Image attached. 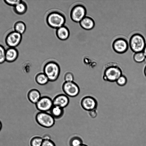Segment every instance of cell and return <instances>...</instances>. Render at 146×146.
<instances>
[{
    "mask_svg": "<svg viewBox=\"0 0 146 146\" xmlns=\"http://www.w3.org/2000/svg\"><path fill=\"white\" fill-rule=\"evenodd\" d=\"M103 80L110 82H115L123 74L121 68L117 63L110 62L104 66L102 72Z\"/></svg>",
    "mask_w": 146,
    "mask_h": 146,
    "instance_id": "1",
    "label": "cell"
},
{
    "mask_svg": "<svg viewBox=\"0 0 146 146\" xmlns=\"http://www.w3.org/2000/svg\"><path fill=\"white\" fill-rule=\"evenodd\" d=\"M44 73L48 77L49 81L54 82L58 78L60 73L59 66L54 61H50L44 65Z\"/></svg>",
    "mask_w": 146,
    "mask_h": 146,
    "instance_id": "2",
    "label": "cell"
},
{
    "mask_svg": "<svg viewBox=\"0 0 146 146\" xmlns=\"http://www.w3.org/2000/svg\"><path fill=\"white\" fill-rule=\"evenodd\" d=\"M146 44L145 40L141 34L136 33L133 35L129 40V45L131 50L135 53L142 52Z\"/></svg>",
    "mask_w": 146,
    "mask_h": 146,
    "instance_id": "3",
    "label": "cell"
},
{
    "mask_svg": "<svg viewBox=\"0 0 146 146\" xmlns=\"http://www.w3.org/2000/svg\"><path fill=\"white\" fill-rule=\"evenodd\" d=\"M46 22L50 27L57 29L64 26L65 22V18L61 13L54 11L48 15L46 18Z\"/></svg>",
    "mask_w": 146,
    "mask_h": 146,
    "instance_id": "4",
    "label": "cell"
},
{
    "mask_svg": "<svg viewBox=\"0 0 146 146\" xmlns=\"http://www.w3.org/2000/svg\"><path fill=\"white\" fill-rule=\"evenodd\" d=\"M54 119L50 114L46 112L40 111L35 116L37 123L40 126L46 128H50L54 125Z\"/></svg>",
    "mask_w": 146,
    "mask_h": 146,
    "instance_id": "5",
    "label": "cell"
},
{
    "mask_svg": "<svg viewBox=\"0 0 146 146\" xmlns=\"http://www.w3.org/2000/svg\"><path fill=\"white\" fill-rule=\"evenodd\" d=\"M62 89L66 95L72 97L77 96L80 91L78 86L74 81L65 82L62 85Z\"/></svg>",
    "mask_w": 146,
    "mask_h": 146,
    "instance_id": "6",
    "label": "cell"
},
{
    "mask_svg": "<svg viewBox=\"0 0 146 146\" xmlns=\"http://www.w3.org/2000/svg\"><path fill=\"white\" fill-rule=\"evenodd\" d=\"M86 13V9L84 6L80 5H77L71 11V19L75 22H80L85 17Z\"/></svg>",
    "mask_w": 146,
    "mask_h": 146,
    "instance_id": "7",
    "label": "cell"
},
{
    "mask_svg": "<svg viewBox=\"0 0 146 146\" xmlns=\"http://www.w3.org/2000/svg\"><path fill=\"white\" fill-rule=\"evenodd\" d=\"M22 39V35L15 31L8 34L5 39V42L9 47L15 48L20 43Z\"/></svg>",
    "mask_w": 146,
    "mask_h": 146,
    "instance_id": "8",
    "label": "cell"
},
{
    "mask_svg": "<svg viewBox=\"0 0 146 146\" xmlns=\"http://www.w3.org/2000/svg\"><path fill=\"white\" fill-rule=\"evenodd\" d=\"M112 47L113 50L119 54H123L128 50L129 44L125 38L119 37L115 39L113 41Z\"/></svg>",
    "mask_w": 146,
    "mask_h": 146,
    "instance_id": "9",
    "label": "cell"
},
{
    "mask_svg": "<svg viewBox=\"0 0 146 146\" xmlns=\"http://www.w3.org/2000/svg\"><path fill=\"white\" fill-rule=\"evenodd\" d=\"M81 105L82 108L88 111L97 109L98 103L94 97L87 96L84 97L81 100Z\"/></svg>",
    "mask_w": 146,
    "mask_h": 146,
    "instance_id": "10",
    "label": "cell"
},
{
    "mask_svg": "<svg viewBox=\"0 0 146 146\" xmlns=\"http://www.w3.org/2000/svg\"><path fill=\"white\" fill-rule=\"evenodd\" d=\"M35 105L37 109L40 111L46 112L50 110L53 106L52 100L47 96L41 97Z\"/></svg>",
    "mask_w": 146,
    "mask_h": 146,
    "instance_id": "11",
    "label": "cell"
},
{
    "mask_svg": "<svg viewBox=\"0 0 146 146\" xmlns=\"http://www.w3.org/2000/svg\"><path fill=\"white\" fill-rule=\"evenodd\" d=\"M53 106H56L63 108L68 105L69 99L66 95L59 94L56 96L52 100Z\"/></svg>",
    "mask_w": 146,
    "mask_h": 146,
    "instance_id": "12",
    "label": "cell"
},
{
    "mask_svg": "<svg viewBox=\"0 0 146 146\" xmlns=\"http://www.w3.org/2000/svg\"><path fill=\"white\" fill-rule=\"evenodd\" d=\"M19 52L15 48L9 47L6 50L5 60L9 62H13L17 59Z\"/></svg>",
    "mask_w": 146,
    "mask_h": 146,
    "instance_id": "13",
    "label": "cell"
},
{
    "mask_svg": "<svg viewBox=\"0 0 146 146\" xmlns=\"http://www.w3.org/2000/svg\"><path fill=\"white\" fill-rule=\"evenodd\" d=\"M79 23L81 27L86 30H91L95 26L94 20L89 17L85 16Z\"/></svg>",
    "mask_w": 146,
    "mask_h": 146,
    "instance_id": "14",
    "label": "cell"
},
{
    "mask_svg": "<svg viewBox=\"0 0 146 146\" xmlns=\"http://www.w3.org/2000/svg\"><path fill=\"white\" fill-rule=\"evenodd\" d=\"M27 97L29 100L32 103L36 104L41 97L40 92L36 89H32L28 92Z\"/></svg>",
    "mask_w": 146,
    "mask_h": 146,
    "instance_id": "15",
    "label": "cell"
},
{
    "mask_svg": "<svg viewBox=\"0 0 146 146\" xmlns=\"http://www.w3.org/2000/svg\"><path fill=\"white\" fill-rule=\"evenodd\" d=\"M56 35L58 38L60 40H64L69 37L70 32L68 29L66 27L63 26L57 29Z\"/></svg>",
    "mask_w": 146,
    "mask_h": 146,
    "instance_id": "16",
    "label": "cell"
},
{
    "mask_svg": "<svg viewBox=\"0 0 146 146\" xmlns=\"http://www.w3.org/2000/svg\"><path fill=\"white\" fill-rule=\"evenodd\" d=\"M27 8L26 3L21 0L19 3L13 7V9L14 12L17 14L22 15L26 13Z\"/></svg>",
    "mask_w": 146,
    "mask_h": 146,
    "instance_id": "17",
    "label": "cell"
},
{
    "mask_svg": "<svg viewBox=\"0 0 146 146\" xmlns=\"http://www.w3.org/2000/svg\"><path fill=\"white\" fill-rule=\"evenodd\" d=\"M50 111V114L56 119L60 118L64 113V109L56 106H53Z\"/></svg>",
    "mask_w": 146,
    "mask_h": 146,
    "instance_id": "18",
    "label": "cell"
},
{
    "mask_svg": "<svg viewBox=\"0 0 146 146\" xmlns=\"http://www.w3.org/2000/svg\"><path fill=\"white\" fill-rule=\"evenodd\" d=\"M35 80L38 84L41 85H46L49 81L48 77L44 72L37 74L35 77Z\"/></svg>",
    "mask_w": 146,
    "mask_h": 146,
    "instance_id": "19",
    "label": "cell"
},
{
    "mask_svg": "<svg viewBox=\"0 0 146 146\" xmlns=\"http://www.w3.org/2000/svg\"><path fill=\"white\" fill-rule=\"evenodd\" d=\"M26 28V25L25 23L21 21L15 23L14 26V31L21 35L25 32Z\"/></svg>",
    "mask_w": 146,
    "mask_h": 146,
    "instance_id": "20",
    "label": "cell"
},
{
    "mask_svg": "<svg viewBox=\"0 0 146 146\" xmlns=\"http://www.w3.org/2000/svg\"><path fill=\"white\" fill-rule=\"evenodd\" d=\"M43 140L42 137L40 136H34L30 140V145L31 146H41Z\"/></svg>",
    "mask_w": 146,
    "mask_h": 146,
    "instance_id": "21",
    "label": "cell"
},
{
    "mask_svg": "<svg viewBox=\"0 0 146 146\" xmlns=\"http://www.w3.org/2000/svg\"><path fill=\"white\" fill-rule=\"evenodd\" d=\"M133 59L137 63H141L145 59L146 57L143 52L135 53L133 55Z\"/></svg>",
    "mask_w": 146,
    "mask_h": 146,
    "instance_id": "22",
    "label": "cell"
},
{
    "mask_svg": "<svg viewBox=\"0 0 146 146\" xmlns=\"http://www.w3.org/2000/svg\"><path fill=\"white\" fill-rule=\"evenodd\" d=\"M83 144V141L81 138L77 136L73 137L69 141L70 146H79Z\"/></svg>",
    "mask_w": 146,
    "mask_h": 146,
    "instance_id": "23",
    "label": "cell"
},
{
    "mask_svg": "<svg viewBox=\"0 0 146 146\" xmlns=\"http://www.w3.org/2000/svg\"><path fill=\"white\" fill-rule=\"evenodd\" d=\"M117 85L121 86H125L127 82V79L126 76L123 74L115 82Z\"/></svg>",
    "mask_w": 146,
    "mask_h": 146,
    "instance_id": "24",
    "label": "cell"
},
{
    "mask_svg": "<svg viewBox=\"0 0 146 146\" xmlns=\"http://www.w3.org/2000/svg\"><path fill=\"white\" fill-rule=\"evenodd\" d=\"M6 50L4 47L0 44V64H2L6 61Z\"/></svg>",
    "mask_w": 146,
    "mask_h": 146,
    "instance_id": "25",
    "label": "cell"
},
{
    "mask_svg": "<svg viewBox=\"0 0 146 146\" xmlns=\"http://www.w3.org/2000/svg\"><path fill=\"white\" fill-rule=\"evenodd\" d=\"M74 79V76L72 73L70 72L66 73L64 75V79L65 82H72L73 81Z\"/></svg>",
    "mask_w": 146,
    "mask_h": 146,
    "instance_id": "26",
    "label": "cell"
},
{
    "mask_svg": "<svg viewBox=\"0 0 146 146\" xmlns=\"http://www.w3.org/2000/svg\"><path fill=\"white\" fill-rule=\"evenodd\" d=\"M41 146H56V145L51 139H43Z\"/></svg>",
    "mask_w": 146,
    "mask_h": 146,
    "instance_id": "27",
    "label": "cell"
},
{
    "mask_svg": "<svg viewBox=\"0 0 146 146\" xmlns=\"http://www.w3.org/2000/svg\"><path fill=\"white\" fill-rule=\"evenodd\" d=\"M4 2L8 5L14 7L19 3L21 0H5L3 1Z\"/></svg>",
    "mask_w": 146,
    "mask_h": 146,
    "instance_id": "28",
    "label": "cell"
},
{
    "mask_svg": "<svg viewBox=\"0 0 146 146\" xmlns=\"http://www.w3.org/2000/svg\"><path fill=\"white\" fill-rule=\"evenodd\" d=\"M88 112L89 115L92 118H95L97 115L98 111L97 109L93 110Z\"/></svg>",
    "mask_w": 146,
    "mask_h": 146,
    "instance_id": "29",
    "label": "cell"
},
{
    "mask_svg": "<svg viewBox=\"0 0 146 146\" xmlns=\"http://www.w3.org/2000/svg\"><path fill=\"white\" fill-rule=\"evenodd\" d=\"M43 139H51V137L48 134L44 135L42 137Z\"/></svg>",
    "mask_w": 146,
    "mask_h": 146,
    "instance_id": "30",
    "label": "cell"
},
{
    "mask_svg": "<svg viewBox=\"0 0 146 146\" xmlns=\"http://www.w3.org/2000/svg\"><path fill=\"white\" fill-rule=\"evenodd\" d=\"M143 52L146 58V44L143 50Z\"/></svg>",
    "mask_w": 146,
    "mask_h": 146,
    "instance_id": "31",
    "label": "cell"
},
{
    "mask_svg": "<svg viewBox=\"0 0 146 146\" xmlns=\"http://www.w3.org/2000/svg\"><path fill=\"white\" fill-rule=\"evenodd\" d=\"M144 73L146 77V65H145L144 69Z\"/></svg>",
    "mask_w": 146,
    "mask_h": 146,
    "instance_id": "32",
    "label": "cell"
},
{
    "mask_svg": "<svg viewBox=\"0 0 146 146\" xmlns=\"http://www.w3.org/2000/svg\"><path fill=\"white\" fill-rule=\"evenodd\" d=\"M79 146H88L84 144L83 143Z\"/></svg>",
    "mask_w": 146,
    "mask_h": 146,
    "instance_id": "33",
    "label": "cell"
},
{
    "mask_svg": "<svg viewBox=\"0 0 146 146\" xmlns=\"http://www.w3.org/2000/svg\"><path fill=\"white\" fill-rule=\"evenodd\" d=\"M2 128V123L1 121H0V131L1 129Z\"/></svg>",
    "mask_w": 146,
    "mask_h": 146,
    "instance_id": "34",
    "label": "cell"
}]
</instances>
